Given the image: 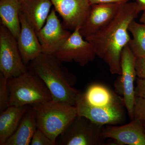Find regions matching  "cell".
<instances>
[{
  "instance_id": "cell-1",
  "label": "cell",
  "mask_w": 145,
  "mask_h": 145,
  "mask_svg": "<svg viewBox=\"0 0 145 145\" xmlns=\"http://www.w3.org/2000/svg\"><path fill=\"white\" fill-rule=\"evenodd\" d=\"M140 13L135 2L123 3L117 16L110 23L85 38L93 45L96 56L108 65L111 74H121L122 52L131 39L129 26Z\"/></svg>"
},
{
  "instance_id": "cell-28",
  "label": "cell",
  "mask_w": 145,
  "mask_h": 145,
  "mask_svg": "<svg viewBox=\"0 0 145 145\" xmlns=\"http://www.w3.org/2000/svg\"><path fill=\"white\" fill-rule=\"evenodd\" d=\"M140 22L141 23L145 24V10L143 11L142 14L140 19Z\"/></svg>"
},
{
  "instance_id": "cell-16",
  "label": "cell",
  "mask_w": 145,
  "mask_h": 145,
  "mask_svg": "<svg viewBox=\"0 0 145 145\" xmlns=\"http://www.w3.org/2000/svg\"><path fill=\"white\" fill-rule=\"evenodd\" d=\"M37 129L35 112L32 107L29 106L17 130L4 145L30 144L31 139Z\"/></svg>"
},
{
  "instance_id": "cell-14",
  "label": "cell",
  "mask_w": 145,
  "mask_h": 145,
  "mask_svg": "<svg viewBox=\"0 0 145 145\" xmlns=\"http://www.w3.org/2000/svg\"><path fill=\"white\" fill-rule=\"evenodd\" d=\"M20 18L21 31L17 41L23 61L27 65L42 53V46L36 31L21 12Z\"/></svg>"
},
{
  "instance_id": "cell-7",
  "label": "cell",
  "mask_w": 145,
  "mask_h": 145,
  "mask_svg": "<svg viewBox=\"0 0 145 145\" xmlns=\"http://www.w3.org/2000/svg\"><path fill=\"white\" fill-rule=\"evenodd\" d=\"M75 106L78 115L85 117L93 123L101 125L123 124L126 120L124 102L109 106H93L86 101L84 93L80 91L75 100Z\"/></svg>"
},
{
  "instance_id": "cell-8",
  "label": "cell",
  "mask_w": 145,
  "mask_h": 145,
  "mask_svg": "<svg viewBox=\"0 0 145 145\" xmlns=\"http://www.w3.org/2000/svg\"><path fill=\"white\" fill-rule=\"evenodd\" d=\"M136 57L128 45L125 47L121 55V74L114 82L115 92L123 99L125 107L130 119H133L135 102L134 82L137 74L135 64Z\"/></svg>"
},
{
  "instance_id": "cell-2",
  "label": "cell",
  "mask_w": 145,
  "mask_h": 145,
  "mask_svg": "<svg viewBox=\"0 0 145 145\" xmlns=\"http://www.w3.org/2000/svg\"><path fill=\"white\" fill-rule=\"evenodd\" d=\"M53 54L41 53L30 63L29 69L39 76L48 89L53 101L75 106L80 91L73 87L77 79Z\"/></svg>"
},
{
  "instance_id": "cell-12",
  "label": "cell",
  "mask_w": 145,
  "mask_h": 145,
  "mask_svg": "<svg viewBox=\"0 0 145 145\" xmlns=\"http://www.w3.org/2000/svg\"><path fill=\"white\" fill-rule=\"evenodd\" d=\"M56 12L63 20L64 27L74 30L82 27L90 10L89 0H51Z\"/></svg>"
},
{
  "instance_id": "cell-21",
  "label": "cell",
  "mask_w": 145,
  "mask_h": 145,
  "mask_svg": "<svg viewBox=\"0 0 145 145\" xmlns=\"http://www.w3.org/2000/svg\"><path fill=\"white\" fill-rule=\"evenodd\" d=\"M8 79L0 72V113L9 106V91Z\"/></svg>"
},
{
  "instance_id": "cell-22",
  "label": "cell",
  "mask_w": 145,
  "mask_h": 145,
  "mask_svg": "<svg viewBox=\"0 0 145 145\" xmlns=\"http://www.w3.org/2000/svg\"><path fill=\"white\" fill-rule=\"evenodd\" d=\"M133 119L145 123V98L135 97L133 108Z\"/></svg>"
},
{
  "instance_id": "cell-13",
  "label": "cell",
  "mask_w": 145,
  "mask_h": 145,
  "mask_svg": "<svg viewBox=\"0 0 145 145\" xmlns=\"http://www.w3.org/2000/svg\"><path fill=\"white\" fill-rule=\"evenodd\" d=\"M123 3H105L91 5L84 24L80 29L84 38L93 35L107 25L117 16Z\"/></svg>"
},
{
  "instance_id": "cell-27",
  "label": "cell",
  "mask_w": 145,
  "mask_h": 145,
  "mask_svg": "<svg viewBox=\"0 0 145 145\" xmlns=\"http://www.w3.org/2000/svg\"><path fill=\"white\" fill-rule=\"evenodd\" d=\"M136 3L140 12L145 10V0H133Z\"/></svg>"
},
{
  "instance_id": "cell-30",
  "label": "cell",
  "mask_w": 145,
  "mask_h": 145,
  "mask_svg": "<svg viewBox=\"0 0 145 145\" xmlns=\"http://www.w3.org/2000/svg\"><path fill=\"white\" fill-rule=\"evenodd\" d=\"M23 1V0H20V1Z\"/></svg>"
},
{
  "instance_id": "cell-4",
  "label": "cell",
  "mask_w": 145,
  "mask_h": 145,
  "mask_svg": "<svg viewBox=\"0 0 145 145\" xmlns=\"http://www.w3.org/2000/svg\"><path fill=\"white\" fill-rule=\"evenodd\" d=\"M9 106L23 107L52 100V95L39 76L29 69L7 81Z\"/></svg>"
},
{
  "instance_id": "cell-18",
  "label": "cell",
  "mask_w": 145,
  "mask_h": 145,
  "mask_svg": "<svg viewBox=\"0 0 145 145\" xmlns=\"http://www.w3.org/2000/svg\"><path fill=\"white\" fill-rule=\"evenodd\" d=\"M20 10V0L0 1L1 24L5 26L17 40L21 31Z\"/></svg>"
},
{
  "instance_id": "cell-3",
  "label": "cell",
  "mask_w": 145,
  "mask_h": 145,
  "mask_svg": "<svg viewBox=\"0 0 145 145\" xmlns=\"http://www.w3.org/2000/svg\"><path fill=\"white\" fill-rule=\"evenodd\" d=\"M31 106L36 114L38 128L56 145L57 138L78 115L75 106L52 100Z\"/></svg>"
},
{
  "instance_id": "cell-6",
  "label": "cell",
  "mask_w": 145,
  "mask_h": 145,
  "mask_svg": "<svg viewBox=\"0 0 145 145\" xmlns=\"http://www.w3.org/2000/svg\"><path fill=\"white\" fill-rule=\"evenodd\" d=\"M28 66L24 63L17 40L5 26H0V72L7 79L26 72Z\"/></svg>"
},
{
  "instance_id": "cell-5",
  "label": "cell",
  "mask_w": 145,
  "mask_h": 145,
  "mask_svg": "<svg viewBox=\"0 0 145 145\" xmlns=\"http://www.w3.org/2000/svg\"><path fill=\"white\" fill-rule=\"evenodd\" d=\"M103 127L78 115L59 135L57 145H103V140L101 138V133Z\"/></svg>"
},
{
  "instance_id": "cell-20",
  "label": "cell",
  "mask_w": 145,
  "mask_h": 145,
  "mask_svg": "<svg viewBox=\"0 0 145 145\" xmlns=\"http://www.w3.org/2000/svg\"><path fill=\"white\" fill-rule=\"evenodd\" d=\"M128 30L132 35L128 45L136 58L145 56V24L133 20L130 24Z\"/></svg>"
},
{
  "instance_id": "cell-23",
  "label": "cell",
  "mask_w": 145,
  "mask_h": 145,
  "mask_svg": "<svg viewBox=\"0 0 145 145\" xmlns=\"http://www.w3.org/2000/svg\"><path fill=\"white\" fill-rule=\"evenodd\" d=\"M31 145H56L40 129H37L31 139Z\"/></svg>"
},
{
  "instance_id": "cell-11",
  "label": "cell",
  "mask_w": 145,
  "mask_h": 145,
  "mask_svg": "<svg viewBox=\"0 0 145 145\" xmlns=\"http://www.w3.org/2000/svg\"><path fill=\"white\" fill-rule=\"evenodd\" d=\"M103 140H114V144L145 145V131L143 123L133 119L121 126H104L101 133Z\"/></svg>"
},
{
  "instance_id": "cell-9",
  "label": "cell",
  "mask_w": 145,
  "mask_h": 145,
  "mask_svg": "<svg viewBox=\"0 0 145 145\" xmlns=\"http://www.w3.org/2000/svg\"><path fill=\"white\" fill-rule=\"evenodd\" d=\"M80 28L78 27L73 30L66 41L53 54L62 62L74 61L84 67L97 56L92 44L81 35Z\"/></svg>"
},
{
  "instance_id": "cell-26",
  "label": "cell",
  "mask_w": 145,
  "mask_h": 145,
  "mask_svg": "<svg viewBox=\"0 0 145 145\" xmlns=\"http://www.w3.org/2000/svg\"><path fill=\"white\" fill-rule=\"evenodd\" d=\"M91 5L95 4L105 3H125L130 0H89Z\"/></svg>"
},
{
  "instance_id": "cell-29",
  "label": "cell",
  "mask_w": 145,
  "mask_h": 145,
  "mask_svg": "<svg viewBox=\"0 0 145 145\" xmlns=\"http://www.w3.org/2000/svg\"><path fill=\"white\" fill-rule=\"evenodd\" d=\"M143 125H144V129L145 131V123H143Z\"/></svg>"
},
{
  "instance_id": "cell-10",
  "label": "cell",
  "mask_w": 145,
  "mask_h": 145,
  "mask_svg": "<svg viewBox=\"0 0 145 145\" xmlns=\"http://www.w3.org/2000/svg\"><path fill=\"white\" fill-rule=\"evenodd\" d=\"M56 12L55 9H52L44 25L36 32L41 45L42 53L44 54H54L71 34L64 27Z\"/></svg>"
},
{
  "instance_id": "cell-17",
  "label": "cell",
  "mask_w": 145,
  "mask_h": 145,
  "mask_svg": "<svg viewBox=\"0 0 145 145\" xmlns=\"http://www.w3.org/2000/svg\"><path fill=\"white\" fill-rule=\"evenodd\" d=\"M28 108L27 106H9L0 113V145H4L7 139L16 131Z\"/></svg>"
},
{
  "instance_id": "cell-24",
  "label": "cell",
  "mask_w": 145,
  "mask_h": 145,
  "mask_svg": "<svg viewBox=\"0 0 145 145\" xmlns=\"http://www.w3.org/2000/svg\"><path fill=\"white\" fill-rule=\"evenodd\" d=\"M135 67L137 77L140 78H145V56L136 58Z\"/></svg>"
},
{
  "instance_id": "cell-19",
  "label": "cell",
  "mask_w": 145,
  "mask_h": 145,
  "mask_svg": "<svg viewBox=\"0 0 145 145\" xmlns=\"http://www.w3.org/2000/svg\"><path fill=\"white\" fill-rule=\"evenodd\" d=\"M86 101L91 105L97 107L109 106L124 102L123 97L103 85L92 84L84 93Z\"/></svg>"
},
{
  "instance_id": "cell-25",
  "label": "cell",
  "mask_w": 145,
  "mask_h": 145,
  "mask_svg": "<svg viewBox=\"0 0 145 145\" xmlns=\"http://www.w3.org/2000/svg\"><path fill=\"white\" fill-rule=\"evenodd\" d=\"M135 94V97L145 98V78H138L136 80Z\"/></svg>"
},
{
  "instance_id": "cell-15",
  "label": "cell",
  "mask_w": 145,
  "mask_h": 145,
  "mask_svg": "<svg viewBox=\"0 0 145 145\" xmlns=\"http://www.w3.org/2000/svg\"><path fill=\"white\" fill-rule=\"evenodd\" d=\"M20 12L25 16L36 32L44 25L50 12L51 0H23Z\"/></svg>"
}]
</instances>
